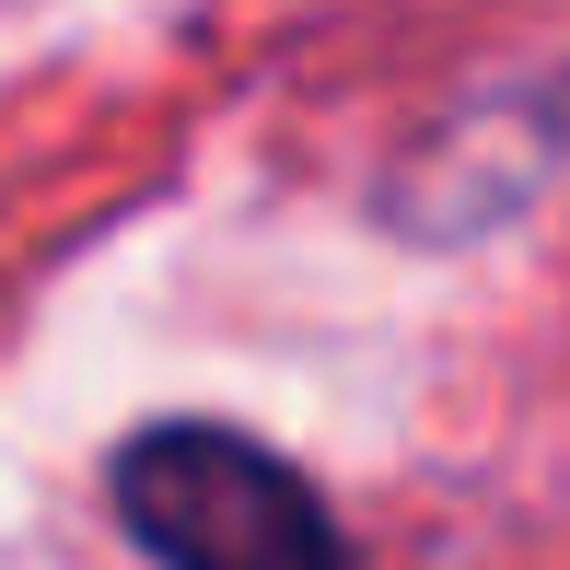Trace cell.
Listing matches in <instances>:
<instances>
[{
  "label": "cell",
  "instance_id": "1",
  "mask_svg": "<svg viewBox=\"0 0 570 570\" xmlns=\"http://www.w3.org/2000/svg\"><path fill=\"white\" fill-rule=\"evenodd\" d=\"M117 524L164 570H350L338 512L292 454L222 420H164L117 454Z\"/></svg>",
  "mask_w": 570,
  "mask_h": 570
}]
</instances>
